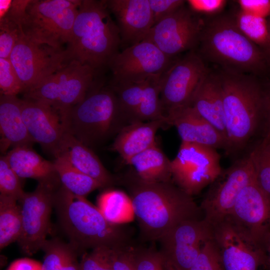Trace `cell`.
Instances as JSON below:
<instances>
[{
    "mask_svg": "<svg viewBox=\"0 0 270 270\" xmlns=\"http://www.w3.org/2000/svg\"><path fill=\"white\" fill-rule=\"evenodd\" d=\"M113 270H136L132 250L126 248L114 250Z\"/></svg>",
    "mask_w": 270,
    "mask_h": 270,
    "instance_id": "cell-45",
    "label": "cell"
},
{
    "mask_svg": "<svg viewBox=\"0 0 270 270\" xmlns=\"http://www.w3.org/2000/svg\"><path fill=\"white\" fill-rule=\"evenodd\" d=\"M126 164L132 166L136 176L144 182H172L171 160L156 143L133 156Z\"/></svg>",
    "mask_w": 270,
    "mask_h": 270,
    "instance_id": "cell-27",
    "label": "cell"
},
{
    "mask_svg": "<svg viewBox=\"0 0 270 270\" xmlns=\"http://www.w3.org/2000/svg\"><path fill=\"white\" fill-rule=\"evenodd\" d=\"M105 1L117 21L121 42L129 46L146 38L154 24L148 0Z\"/></svg>",
    "mask_w": 270,
    "mask_h": 270,
    "instance_id": "cell-20",
    "label": "cell"
},
{
    "mask_svg": "<svg viewBox=\"0 0 270 270\" xmlns=\"http://www.w3.org/2000/svg\"><path fill=\"white\" fill-rule=\"evenodd\" d=\"M212 234V226L204 218L183 221L160 240V252L181 270H190Z\"/></svg>",
    "mask_w": 270,
    "mask_h": 270,
    "instance_id": "cell-18",
    "label": "cell"
},
{
    "mask_svg": "<svg viewBox=\"0 0 270 270\" xmlns=\"http://www.w3.org/2000/svg\"><path fill=\"white\" fill-rule=\"evenodd\" d=\"M204 24V18L184 4L155 24L146 39L166 55L176 57L198 45Z\"/></svg>",
    "mask_w": 270,
    "mask_h": 270,
    "instance_id": "cell-14",
    "label": "cell"
},
{
    "mask_svg": "<svg viewBox=\"0 0 270 270\" xmlns=\"http://www.w3.org/2000/svg\"><path fill=\"white\" fill-rule=\"evenodd\" d=\"M0 148L2 152L11 146L12 148L32 146L34 142L29 135L22 116L21 99L16 96L0 94Z\"/></svg>",
    "mask_w": 270,
    "mask_h": 270,
    "instance_id": "cell-25",
    "label": "cell"
},
{
    "mask_svg": "<svg viewBox=\"0 0 270 270\" xmlns=\"http://www.w3.org/2000/svg\"><path fill=\"white\" fill-rule=\"evenodd\" d=\"M54 156H62L74 168L100 182L104 187L116 182V178L106 170L90 148L71 134L66 132Z\"/></svg>",
    "mask_w": 270,
    "mask_h": 270,
    "instance_id": "cell-22",
    "label": "cell"
},
{
    "mask_svg": "<svg viewBox=\"0 0 270 270\" xmlns=\"http://www.w3.org/2000/svg\"><path fill=\"white\" fill-rule=\"evenodd\" d=\"M22 35L20 27L4 17L0 20V58H9Z\"/></svg>",
    "mask_w": 270,
    "mask_h": 270,
    "instance_id": "cell-40",
    "label": "cell"
},
{
    "mask_svg": "<svg viewBox=\"0 0 270 270\" xmlns=\"http://www.w3.org/2000/svg\"><path fill=\"white\" fill-rule=\"evenodd\" d=\"M211 226L225 270H257L266 262L263 248L228 219Z\"/></svg>",
    "mask_w": 270,
    "mask_h": 270,
    "instance_id": "cell-16",
    "label": "cell"
},
{
    "mask_svg": "<svg viewBox=\"0 0 270 270\" xmlns=\"http://www.w3.org/2000/svg\"><path fill=\"white\" fill-rule=\"evenodd\" d=\"M6 270H42V263L28 258H21L12 262Z\"/></svg>",
    "mask_w": 270,
    "mask_h": 270,
    "instance_id": "cell-46",
    "label": "cell"
},
{
    "mask_svg": "<svg viewBox=\"0 0 270 270\" xmlns=\"http://www.w3.org/2000/svg\"><path fill=\"white\" fill-rule=\"evenodd\" d=\"M110 12L105 0H82L66 46L73 60L96 70L108 66L121 43Z\"/></svg>",
    "mask_w": 270,
    "mask_h": 270,
    "instance_id": "cell-5",
    "label": "cell"
},
{
    "mask_svg": "<svg viewBox=\"0 0 270 270\" xmlns=\"http://www.w3.org/2000/svg\"><path fill=\"white\" fill-rule=\"evenodd\" d=\"M8 164L21 178L38 181L58 176L54 162L45 160L30 146L12 148L4 155Z\"/></svg>",
    "mask_w": 270,
    "mask_h": 270,
    "instance_id": "cell-26",
    "label": "cell"
},
{
    "mask_svg": "<svg viewBox=\"0 0 270 270\" xmlns=\"http://www.w3.org/2000/svg\"><path fill=\"white\" fill-rule=\"evenodd\" d=\"M96 70L73 60L38 84L24 92V98L48 104L62 115L90 90Z\"/></svg>",
    "mask_w": 270,
    "mask_h": 270,
    "instance_id": "cell-8",
    "label": "cell"
},
{
    "mask_svg": "<svg viewBox=\"0 0 270 270\" xmlns=\"http://www.w3.org/2000/svg\"><path fill=\"white\" fill-rule=\"evenodd\" d=\"M218 75L226 136L224 152L236 160L250 152V146L261 122L264 120L266 122L268 95L264 92L254 76L223 70Z\"/></svg>",
    "mask_w": 270,
    "mask_h": 270,
    "instance_id": "cell-2",
    "label": "cell"
},
{
    "mask_svg": "<svg viewBox=\"0 0 270 270\" xmlns=\"http://www.w3.org/2000/svg\"><path fill=\"white\" fill-rule=\"evenodd\" d=\"M70 246L58 238L46 240L42 248L44 252L42 270H60Z\"/></svg>",
    "mask_w": 270,
    "mask_h": 270,
    "instance_id": "cell-35",
    "label": "cell"
},
{
    "mask_svg": "<svg viewBox=\"0 0 270 270\" xmlns=\"http://www.w3.org/2000/svg\"><path fill=\"white\" fill-rule=\"evenodd\" d=\"M204 18L198 46L199 54L223 70L255 76L270 65L262 50L237 26L232 14Z\"/></svg>",
    "mask_w": 270,
    "mask_h": 270,
    "instance_id": "cell-4",
    "label": "cell"
},
{
    "mask_svg": "<svg viewBox=\"0 0 270 270\" xmlns=\"http://www.w3.org/2000/svg\"><path fill=\"white\" fill-rule=\"evenodd\" d=\"M232 15L242 32L266 54L270 46L266 18L252 16L240 9Z\"/></svg>",
    "mask_w": 270,
    "mask_h": 270,
    "instance_id": "cell-32",
    "label": "cell"
},
{
    "mask_svg": "<svg viewBox=\"0 0 270 270\" xmlns=\"http://www.w3.org/2000/svg\"><path fill=\"white\" fill-rule=\"evenodd\" d=\"M154 24L184 5L182 0H148Z\"/></svg>",
    "mask_w": 270,
    "mask_h": 270,
    "instance_id": "cell-43",
    "label": "cell"
},
{
    "mask_svg": "<svg viewBox=\"0 0 270 270\" xmlns=\"http://www.w3.org/2000/svg\"><path fill=\"white\" fill-rule=\"evenodd\" d=\"M162 74L152 75L146 78L134 122L164 120L166 122V116L164 114L160 98Z\"/></svg>",
    "mask_w": 270,
    "mask_h": 270,
    "instance_id": "cell-31",
    "label": "cell"
},
{
    "mask_svg": "<svg viewBox=\"0 0 270 270\" xmlns=\"http://www.w3.org/2000/svg\"><path fill=\"white\" fill-rule=\"evenodd\" d=\"M90 90L62 116L66 132L90 148L116 135L129 124L111 87Z\"/></svg>",
    "mask_w": 270,
    "mask_h": 270,
    "instance_id": "cell-6",
    "label": "cell"
},
{
    "mask_svg": "<svg viewBox=\"0 0 270 270\" xmlns=\"http://www.w3.org/2000/svg\"><path fill=\"white\" fill-rule=\"evenodd\" d=\"M190 106L216 128L226 140L222 90L218 74L208 71Z\"/></svg>",
    "mask_w": 270,
    "mask_h": 270,
    "instance_id": "cell-23",
    "label": "cell"
},
{
    "mask_svg": "<svg viewBox=\"0 0 270 270\" xmlns=\"http://www.w3.org/2000/svg\"><path fill=\"white\" fill-rule=\"evenodd\" d=\"M146 78L113 83L110 86L116 94L121 109L129 124L134 122L136 112L142 100Z\"/></svg>",
    "mask_w": 270,
    "mask_h": 270,
    "instance_id": "cell-33",
    "label": "cell"
},
{
    "mask_svg": "<svg viewBox=\"0 0 270 270\" xmlns=\"http://www.w3.org/2000/svg\"><path fill=\"white\" fill-rule=\"evenodd\" d=\"M255 179L250 152L234 160L228 168L222 169L201 204L204 220L210 225L225 219L231 212L242 189Z\"/></svg>",
    "mask_w": 270,
    "mask_h": 270,
    "instance_id": "cell-11",
    "label": "cell"
},
{
    "mask_svg": "<svg viewBox=\"0 0 270 270\" xmlns=\"http://www.w3.org/2000/svg\"><path fill=\"white\" fill-rule=\"evenodd\" d=\"M266 131L264 136V140H270V94H268L267 108H266Z\"/></svg>",
    "mask_w": 270,
    "mask_h": 270,
    "instance_id": "cell-48",
    "label": "cell"
},
{
    "mask_svg": "<svg viewBox=\"0 0 270 270\" xmlns=\"http://www.w3.org/2000/svg\"><path fill=\"white\" fill-rule=\"evenodd\" d=\"M220 160L216 149L182 142L171 160L172 182L192 196L198 194L220 173Z\"/></svg>",
    "mask_w": 270,
    "mask_h": 270,
    "instance_id": "cell-12",
    "label": "cell"
},
{
    "mask_svg": "<svg viewBox=\"0 0 270 270\" xmlns=\"http://www.w3.org/2000/svg\"><path fill=\"white\" fill-rule=\"evenodd\" d=\"M190 270H225L212 234L203 244L198 257Z\"/></svg>",
    "mask_w": 270,
    "mask_h": 270,
    "instance_id": "cell-37",
    "label": "cell"
},
{
    "mask_svg": "<svg viewBox=\"0 0 270 270\" xmlns=\"http://www.w3.org/2000/svg\"><path fill=\"white\" fill-rule=\"evenodd\" d=\"M0 94L16 96L23 92L20 79L9 58H0Z\"/></svg>",
    "mask_w": 270,
    "mask_h": 270,
    "instance_id": "cell-39",
    "label": "cell"
},
{
    "mask_svg": "<svg viewBox=\"0 0 270 270\" xmlns=\"http://www.w3.org/2000/svg\"><path fill=\"white\" fill-rule=\"evenodd\" d=\"M54 164L61 184L74 194L85 197L104 186L98 182L74 168L62 156L55 157Z\"/></svg>",
    "mask_w": 270,
    "mask_h": 270,
    "instance_id": "cell-28",
    "label": "cell"
},
{
    "mask_svg": "<svg viewBox=\"0 0 270 270\" xmlns=\"http://www.w3.org/2000/svg\"><path fill=\"white\" fill-rule=\"evenodd\" d=\"M255 180L270 202V140H262L250 152Z\"/></svg>",
    "mask_w": 270,
    "mask_h": 270,
    "instance_id": "cell-34",
    "label": "cell"
},
{
    "mask_svg": "<svg viewBox=\"0 0 270 270\" xmlns=\"http://www.w3.org/2000/svg\"><path fill=\"white\" fill-rule=\"evenodd\" d=\"M204 60L194 50L189 51L160 76V100L166 116L190 106L192 98L208 72Z\"/></svg>",
    "mask_w": 270,
    "mask_h": 270,
    "instance_id": "cell-13",
    "label": "cell"
},
{
    "mask_svg": "<svg viewBox=\"0 0 270 270\" xmlns=\"http://www.w3.org/2000/svg\"><path fill=\"white\" fill-rule=\"evenodd\" d=\"M54 208L69 244L79 254L99 248H128V236L123 227L108 222L98 207L61 184L55 194Z\"/></svg>",
    "mask_w": 270,
    "mask_h": 270,
    "instance_id": "cell-3",
    "label": "cell"
},
{
    "mask_svg": "<svg viewBox=\"0 0 270 270\" xmlns=\"http://www.w3.org/2000/svg\"><path fill=\"white\" fill-rule=\"evenodd\" d=\"M82 0H30L21 24L22 34L38 43L62 48L68 43Z\"/></svg>",
    "mask_w": 270,
    "mask_h": 270,
    "instance_id": "cell-7",
    "label": "cell"
},
{
    "mask_svg": "<svg viewBox=\"0 0 270 270\" xmlns=\"http://www.w3.org/2000/svg\"><path fill=\"white\" fill-rule=\"evenodd\" d=\"M20 178L8 164L4 156L0 158V194L18 201L24 195Z\"/></svg>",
    "mask_w": 270,
    "mask_h": 270,
    "instance_id": "cell-36",
    "label": "cell"
},
{
    "mask_svg": "<svg viewBox=\"0 0 270 270\" xmlns=\"http://www.w3.org/2000/svg\"><path fill=\"white\" fill-rule=\"evenodd\" d=\"M168 126H174L182 142L214 149L226 148L224 137L208 122L188 106L166 116Z\"/></svg>",
    "mask_w": 270,
    "mask_h": 270,
    "instance_id": "cell-21",
    "label": "cell"
},
{
    "mask_svg": "<svg viewBox=\"0 0 270 270\" xmlns=\"http://www.w3.org/2000/svg\"><path fill=\"white\" fill-rule=\"evenodd\" d=\"M107 248L93 249L82 254L80 261V270H113L114 250Z\"/></svg>",
    "mask_w": 270,
    "mask_h": 270,
    "instance_id": "cell-38",
    "label": "cell"
},
{
    "mask_svg": "<svg viewBox=\"0 0 270 270\" xmlns=\"http://www.w3.org/2000/svg\"><path fill=\"white\" fill-rule=\"evenodd\" d=\"M124 182L142 236L160 240L181 222L198 218L192 196L172 182H148L129 174Z\"/></svg>",
    "mask_w": 270,
    "mask_h": 270,
    "instance_id": "cell-1",
    "label": "cell"
},
{
    "mask_svg": "<svg viewBox=\"0 0 270 270\" xmlns=\"http://www.w3.org/2000/svg\"><path fill=\"white\" fill-rule=\"evenodd\" d=\"M168 126L164 120L136 121L128 124L116 135L112 149L126 162L156 144L157 132Z\"/></svg>",
    "mask_w": 270,
    "mask_h": 270,
    "instance_id": "cell-24",
    "label": "cell"
},
{
    "mask_svg": "<svg viewBox=\"0 0 270 270\" xmlns=\"http://www.w3.org/2000/svg\"><path fill=\"white\" fill-rule=\"evenodd\" d=\"M38 182L34 191L25 192L18 201L22 230L17 242L22 252L29 256L42 250L46 240L55 194L61 184L58 176Z\"/></svg>",
    "mask_w": 270,
    "mask_h": 270,
    "instance_id": "cell-9",
    "label": "cell"
},
{
    "mask_svg": "<svg viewBox=\"0 0 270 270\" xmlns=\"http://www.w3.org/2000/svg\"><path fill=\"white\" fill-rule=\"evenodd\" d=\"M226 218L262 248L263 242L270 232V202L255 179L241 191Z\"/></svg>",
    "mask_w": 270,
    "mask_h": 270,
    "instance_id": "cell-17",
    "label": "cell"
},
{
    "mask_svg": "<svg viewBox=\"0 0 270 270\" xmlns=\"http://www.w3.org/2000/svg\"><path fill=\"white\" fill-rule=\"evenodd\" d=\"M164 53L148 39L127 46L118 52L108 66L112 72L113 83L145 80L162 74L178 59Z\"/></svg>",
    "mask_w": 270,
    "mask_h": 270,
    "instance_id": "cell-15",
    "label": "cell"
},
{
    "mask_svg": "<svg viewBox=\"0 0 270 270\" xmlns=\"http://www.w3.org/2000/svg\"><path fill=\"white\" fill-rule=\"evenodd\" d=\"M188 7L194 12L208 17L222 14L227 1L225 0H186Z\"/></svg>",
    "mask_w": 270,
    "mask_h": 270,
    "instance_id": "cell-42",
    "label": "cell"
},
{
    "mask_svg": "<svg viewBox=\"0 0 270 270\" xmlns=\"http://www.w3.org/2000/svg\"><path fill=\"white\" fill-rule=\"evenodd\" d=\"M24 92L64 68L72 59L66 48L33 42L22 34L10 56Z\"/></svg>",
    "mask_w": 270,
    "mask_h": 270,
    "instance_id": "cell-10",
    "label": "cell"
},
{
    "mask_svg": "<svg viewBox=\"0 0 270 270\" xmlns=\"http://www.w3.org/2000/svg\"><path fill=\"white\" fill-rule=\"evenodd\" d=\"M18 201L0 194V248L3 249L19 239L22 220Z\"/></svg>",
    "mask_w": 270,
    "mask_h": 270,
    "instance_id": "cell-30",
    "label": "cell"
},
{
    "mask_svg": "<svg viewBox=\"0 0 270 270\" xmlns=\"http://www.w3.org/2000/svg\"><path fill=\"white\" fill-rule=\"evenodd\" d=\"M163 258L164 270H181L176 264L169 261L168 260L165 259L164 257Z\"/></svg>",
    "mask_w": 270,
    "mask_h": 270,
    "instance_id": "cell-51",
    "label": "cell"
},
{
    "mask_svg": "<svg viewBox=\"0 0 270 270\" xmlns=\"http://www.w3.org/2000/svg\"><path fill=\"white\" fill-rule=\"evenodd\" d=\"M12 0H0V20L8 13L12 4Z\"/></svg>",
    "mask_w": 270,
    "mask_h": 270,
    "instance_id": "cell-49",
    "label": "cell"
},
{
    "mask_svg": "<svg viewBox=\"0 0 270 270\" xmlns=\"http://www.w3.org/2000/svg\"><path fill=\"white\" fill-rule=\"evenodd\" d=\"M266 21H267V24H268V32H269V34H270V16L268 18L266 19ZM266 55L270 62V48L267 51L266 53Z\"/></svg>",
    "mask_w": 270,
    "mask_h": 270,
    "instance_id": "cell-52",
    "label": "cell"
},
{
    "mask_svg": "<svg viewBox=\"0 0 270 270\" xmlns=\"http://www.w3.org/2000/svg\"><path fill=\"white\" fill-rule=\"evenodd\" d=\"M240 10L254 16L266 18L270 16V0H239Z\"/></svg>",
    "mask_w": 270,
    "mask_h": 270,
    "instance_id": "cell-44",
    "label": "cell"
},
{
    "mask_svg": "<svg viewBox=\"0 0 270 270\" xmlns=\"http://www.w3.org/2000/svg\"><path fill=\"white\" fill-rule=\"evenodd\" d=\"M98 208L110 223L120 224L132 219L134 216L129 196L118 190H108L98 198Z\"/></svg>",
    "mask_w": 270,
    "mask_h": 270,
    "instance_id": "cell-29",
    "label": "cell"
},
{
    "mask_svg": "<svg viewBox=\"0 0 270 270\" xmlns=\"http://www.w3.org/2000/svg\"><path fill=\"white\" fill-rule=\"evenodd\" d=\"M263 249H266L268 252V256H266V262L270 266V232L266 236L263 244Z\"/></svg>",
    "mask_w": 270,
    "mask_h": 270,
    "instance_id": "cell-50",
    "label": "cell"
},
{
    "mask_svg": "<svg viewBox=\"0 0 270 270\" xmlns=\"http://www.w3.org/2000/svg\"><path fill=\"white\" fill-rule=\"evenodd\" d=\"M132 252L136 270H164L160 252L146 249L134 250Z\"/></svg>",
    "mask_w": 270,
    "mask_h": 270,
    "instance_id": "cell-41",
    "label": "cell"
},
{
    "mask_svg": "<svg viewBox=\"0 0 270 270\" xmlns=\"http://www.w3.org/2000/svg\"><path fill=\"white\" fill-rule=\"evenodd\" d=\"M21 110L32 141L54 155L66 132L60 114L48 104L24 98L21 99Z\"/></svg>",
    "mask_w": 270,
    "mask_h": 270,
    "instance_id": "cell-19",
    "label": "cell"
},
{
    "mask_svg": "<svg viewBox=\"0 0 270 270\" xmlns=\"http://www.w3.org/2000/svg\"><path fill=\"white\" fill-rule=\"evenodd\" d=\"M70 246V251L60 270H80V262L78 260L79 253Z\"/></svg>",
    "mask_w": 270,
    "mask_h": 270,
    "instance_id": "cell-47",
    "label": "cell"
}]
</instances>
